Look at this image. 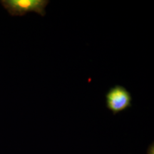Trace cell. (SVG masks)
Masks as SVG:
<instances>
[{
    "instance_id": "3957f363",
    "label": "cell",
    "mask_w": 154,
    "mask_h": 154,
    "mask_svg": "<svg viewBox=\"0 0 154 154\" xmlns=\"http://www.w3.org/2000/svg\"><path fill=\"white\" fill-rule=\"evenodd\" d=\"M147 154H154V149H153V143L149 146V149L147 150Z\"/></svg>"
},
{
    "instance_id": "7a4b0ae2",
    "label": "cell",
    "mask_w": 154,
    "mask_h": 154,
    "mask_svg": "<svg viewBox=\"0 0 154 154\" xmlns=\"http://www.w3.org/2000/svg\"><path fill=\"white\" fill-rule=\"evenodd\" d=\"M107 109L113 115L126 111L132 106V96L124 86L116 84L108 90L105 95Z\"/></svg>"
},
{
    "instance_id": "6da1fadb",
    "label": "cell",
    "mask_w": 154,
    "mask_h": 154,
    "mask_svg": "<svg viewBox=\"0 0 154 154\" xmlns=\"http://www.w3.org/2000/svg\"><path fill=\"white\" fill-rule=\"evenodd\" d=\"M49 0H1L0 3L12 17H23L29 12H35L40 16L46 15Z\"/></svg>"
}]
</instances>
